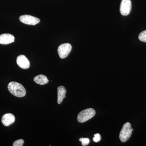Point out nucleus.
Returning <instances> with one entry per match:
<instances>
[{
  "label": "nucleus",
  "mask_w": 146,
  "mask_h": 146,
  "mask_svg": "<svg viewBox=\"0 0 146 146\" xmlns=\"http://www.w3.org/2000/svg\"><path fill=\"white\" fill-rule=\"evenodd\" d=\"M7 88L11 94L18 98L23 97L26 94V91L23 85L16 82H9Z\"/></svg>",
  "instance_id": "f257e3e1"
},
{
  "label": "nucleus",
  "mask_w": 146,
  "mask_h": 146,
  "mask_svg": "<svg viewBox=\"0 0 146 146\" xmlns=\"http://www.w3.org/2000/svg\"><path fill=\"white\" fill-rule=\"evenodd\" d=\"M133 130L130 123L127 122L125 123L120 131L119 138L121 141L123 143L127 141L131 136Z\"/></svg>",
  "instance_id": "f03ea898"
},
{
  "label": "nucleus",
  "mask_w": 146,
  "mask_h": 146,
  "mask_svg": "<svg viewBox=\"0 0 146 146\" xmlns=\"http://www.w3.org/2000/svg\"><path fill=\"white\" fill-rule=\"evenodd\" d=\"M96 111L93 108H87L82 110L79 113L77 117L78 121L80 123H84L96 115Z\"/></svg>",
  "instance_id": "7ed1b4c3"
},
{
  "label": "nucleus",
  "mask_w": 146,
  "mask_h": 146,
  "mask_svg": "<svg viewBox=\"0 0 146 146\" xmlns=\"http://www.w3.org/2000/svg\"><path fill=\"white\" fill-rule=\"evenodd\" d=\"M72 49V46L69 43H65L60 45L58 48L59 57L62 59L67 57L70 54Z\"/></svg>",
  "instance_id": "20e7f679"
},
{
  "label": "nucleus",
  "mask_w": 146,
  "mask_h": 146,
  "mask_svg": "<svg viewBox=\"0 0 146 146\" xmlns=\"http://www.w3.org/2000/svg\"><path fill=\"white\" fill-rule=\"evenodd\" d=\"M131 9V0H122L120 5V11L124 16L128 15Z\"/></svg>",
  "instance_id": "39448f33"
},
{
  "label": "nucleus",
  "mask_w": 146,
  "mask_h": 146,
  "mask_svg": "<svg viewBox=\"0 0 146 146\" xmlns=\"http://www.w3.org/2000/svg\"><path fill=\"white\" fill-rule=\"evenodd\" d=\"M20 21L22 23L25 24L31 25H35L39 23L40 20L39 18L30 16V15H25L20 16Z\"/></svg>",
  "instance_id": "423d86ee"
},
{
  "label": "nucleus",
  "mask_w": 146,
  "mask_h": 146,
  "mask_svg": "<svg viewBox=\"0 0 146 146\" xmlns=\"http://www.w3.org/2000/svg\"><path fill=\"white\" fill-rule=\"evenodd\" d=\"M17 64L23 69H27L30 67V63L28 59L24 55H20L16 60Z\"/></svg>",
  "instance_id": "0eeeda50"
},
{
  "label": "nucleus",
  "mask_w": 146,
  "mask_h": 146,
  "mask_svg": "<svg viewBox=\"0 0 146 146\" xmlns=\"http://www.w3.org/2000/svg\"><path fill=\"white\" fill-rule=\"evenodd\" d=\"M15 37L12 35L5 33L0 35V44L7 45L14 42Z\"/></svg>",
  "instance_id": "6e6552de"
},
{
  "label": "nucleus",
  "mask_w": 146,
  "mask_h": 146,
  "mask_svg": "<svg viewBox=\"0 0 146 146\" xmlns=\"http://www.w3.org/2000/svg\"><path fill=\"white\" fill-rule=\"evenodd\" d=\"M15 121V116L11 113H7L3 115L1 119L2 123L5 126L10 125L14 122Z\"/></svg>",
  "instance_id": "1a4fd4ad"
},
{
  "label": "nucleus",
  "mask_w": 146,
  "mask_h": 146,
  "mask_svg": "<svg viewBox=\"0 0 146 146\" xmlns=\"http://www.w3.org/2000/svg\"><path fill=\"white\" fill-rule=\"evenodd\" d=\"M66 93V90L64 86H60L58 87L57 103L58 104H60L62 103L63 99L66 97V96H65Z\"/></svg>",
  "instance_id": "9d476101"
},
{
  "label": "nucleus",
  "mask_w": 146,
  "mask_h": 146,
  "mask_svg": "<svg viewBox=\"0 0 146 146\" xmlns=\"http://www.w3.org/2000/svg\"><path fill=\"white\" fill-rule=\"evenodd\" d=\"M35 82L38 84L44 85L48 83L49 80L46 76L40 74L36 76L33 79Z\"/></svg>",
  "instance_id": "9b49d317"
},
{
  "label": "nucleus",
  "mask_w": 146,
  "mask_h": 146,
  "mask_svg": "<svg viewBox=\"0 0 146 146\" xmlns=\"http://www.w3.org/2000/svg\"><path fill=\"white\" fill-rule=\"evenodd\" d=\"M138 38L141 42H146V30L140 33L138 36Z\"/></svg>",
  "instance_id": "f8f14e48"
},
{
  "label": "nucleus",
  "mask_w": 146,
  "mask_h": 146,
  "mask_svg": "<svg viewBox=\"0 0 146 146\" xmlns=\"http://www.w3.org/2000/svg\"><path fill=\"white\" fill-rule=\"evenodd\" d=\"M79 141L82 142V145L83 146L87 145L90 143V140L88 138H80Z\"/></svg>",
  "instance_id": "ddd939ff"
},
{
  "label": "nucleus",
  "mask_w": 146,
  "mask_h": 146,
  "mask_svg": "<svg viewBox=\"0 0 146 146\" xmlns=\"http://www.w3.org/2000/svg\"><path fill=\"white\" fill-rule=\"evenodd\" d=\"M24 143V141L23 139H19L15 141L13 143V146H23Z\"/></svg>",
  "instance_id": "4468645a"
},
{
  "label": "nucleus",
  "mask_w": 146,
  "mask_h": 146,
  "mask_svg": "<svg viewBox=\"0 0 146 146\" xmlns=\"http://www.w3.org/2000/svg\"><path fill=\"white\" fill-rule=\"evenodd\" d=\"M100 135L99 133H96V134H94V137L93 138V141L96 143H98L101 141Z\"/></svg>",
  "instance_id": "2eb2a0df"
}]
</instances>
